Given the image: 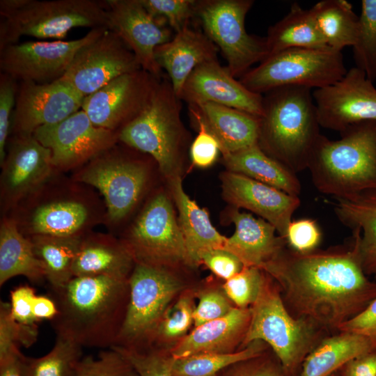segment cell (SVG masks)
<instances>
[{
  "instance_id": "14",
  "label": "cell",
  "mask_w": 376,
  "mask_h": 376,
  "mask_svg": "<svg viewBox=\"0 0 376 376\" xmlns=\"http://www.w3.org/2000/svg\"><path fill=\"white\" fill-rule=\"evenodd\" d=\"M162 78L143 69L125 73L85 97L81 109L96 126L118 133L145 109Z\"/></svg>"
},
{
  "instance_id": "3",
  "label": "cell",
  "mask_w": 376,
  "mask_h": 376,
  "mask_svg": "<svg viewBox=\"0 0 376 376\" xmlns=\"http://www.w3.org/2000/svg\"><path fill=\"white\" fill-rule=\"evenodd\" d=\"M311 88L288 86L263 96L258 145L294 173L308 169L321 135Z\"/></svg>"
},
{
  "instance_id": "16",
  "label": "cell",
  "mask_w": 376,
  "mask_h": 376,
  "mask_svg": "<svg viewBox=\"0 0 376 376\" xmlns=\"http://www.w3.org/2000/svg\"><path fill=\"white\" fill-rule=\"evenodd\" d=\"M107 152L91 160L76 179L100 191L109 220L117 222L139 201L147 183L148 169L139 161L108 155Z\"/></svg>"
},
{
  "instance_id": "34",
  "label": "cell",
  "mask_w": 376,
  "mask_h": 376,
  "mask_svg": "<svg viewBox=\"0 0 376 376\" xmlns=\"http://www.w3.org/2000/svg\"><path fill=\"white\" fill-rule=\"evenodd\" d=\"M269 56L292 48L327 47L310 9L294 3L281 20L271 26L265 37Z\"/></svg>"
},
{
  "instance_id": "19",
  "label": "cell",
  "mask_w": 376,
  "mask_h": 376,
  "mask_svg": "<svg viewBox=\"0 0 376 376\" xmlns=\"http://www.w3.org/2000/svg\"><path fill=\"white\" fill-rule=\"evenodd\" d=\"M84 97L58 79L47 84L20 81L11 118L13 134L31 135L60 123L81 109Z\"/></svg>"
},
{
  "instance_id": "20",
  "label": "cell",
  "mask_w": 376,
  "mask_h": 376,
  "mask_svg": "<svg viewBox=\"0 0 376 376\" xmlns=\"http://www.w3.org/2000/svg\"><path fill=\"white\" fill-rule=\"evenodd\" d=\"M8 148L1 164V194L15 203L42 187L54 168L51 150L33 134H15Z\"/></svg>"
},
{
  "instance_id": "50",
  "label": "cell",
  "mask_w": 376,
  "mask_h": 376,
  "mask_svg": "<svg viewBox=\"0 0 376 376\" xmlns=\"http://www.w3.org/2000/svg\"><path fill=\"white\" fill-rule=\"evenodd\" d=\"M18 85L17 81L10 76L0 75V163L5 157L8 136L10 127V116L15 105Z\"/></svg>"
},
{
  "instance_id": "28",
  "label": "cell",
  "mask_w": 376,
  "mask_h": 376,
  "mask_svg": "<svg viewBox=\"0 0 376 376\" xmlns=\"http://www.w3.org/2000/svg\"><path fill=\"white\" fill-rule=\"evenodd\" d=\"M135 263L132 252L123 242L104 235L83 236L73 263V277L129 279Z\"/></svg>"
},
{
  "instance_id": "9",
  "label": "cell",
  "mask_w": 376,
  "mask_h": 376,
  "mask_svg": "<svg viewBox=\"0 0 376 376\" xmlns=\"http://www.w3.org/2000/svg\"><path fill=\"white\" fill-rule=\"evenodd\" d=\"M252 0L198 1L196 17L203 33L219 49L234 77H241L269 56L266 38L249 34L245 18Z\"/></svg>"
},
{
  "instance_id": "52",
  "label": "cell",
  "mask_w": 376,
  "mask_h": 376,
  "mask_svg": "<svg viewBox=\"0 0 376 376\" xmlns=\"http://www.w3.org/2000/svg\"><path fill=\"white\" fill-rule=\"evenodd\" d=\"M36 296L35 289L28 285H19L10 291V312L15 320L24 324L37 325L38 322L33 313Z\"/></svg>"
},
{
  "instance_id": "4",
  "label": "cell",
  "mask_w": 376,
  "mask_h": 376,
  "mask_svg": "<svg viewBox=\"0 0 376 376\" xmlns=\"http://www.w3.org/2000/svg\"><path fill=\"white\" fill-rule=\"evenodd\" d=\"M338 140L320 135L308 169L322 194L349 196L376 186V120L352 125Z\"/></svg>"
},
{
  "instance_id": "12",
  "label": "cell",
  "mask_w": 376,
  "mask_h": 376,
  "mask_svg": "<svg viewBox=\"0 0 376 376\" xmlns=\"http://www.w3.org/2000/svg\"><path fill=\"white\" fill-rule=\"evenodd\" d=\"M107 29H91L84 37L68 41H29L0 51L1 73L20 81L47 84L61 79L84 46Z\"/></svg>"
},
{
  "instance_id": "29",
  "label": "cell",
  "mask_w": 376,
  "mask_h": 376,
  "mask_svg": "<svg viewBox=\"0 0 376 376\" xmlns=\"http://www.w3.org/2000/svg\"><path fill=\"white\" fill-rule=\"evenodd\" d=\"M190 106L196 109L206 127L218 140L221 153L236 152L258 143L260 117L210 102Z\"/></svg>"
},
{
  "instance_id": "13",
  "label": "cell",
  "mask_w": 376,
  "mask_h": 376,
  "mask_svg": "<svg viewBox=\"0 0 376 376\" xmlns=\"http://www.w3.org/2000/svg\"><path fill=\"white\" fill-rule=\"evenodd\" d=\"M33 136L52 153L54 169L66 170L112 148L118 133L94 125L81 109L63 121L38 128Z\"/></svg>"
},
{
  "instance_id": "5",
  "label": "cell",
  "mask_w": 376,
  "mask_h": 376,
  "mask_svg": "<svg viewBox=\"0 0 376 376\" xmlns=\"http://www.w3.org/2000/svg\"><path fill=\"white\" fill-rule=\"evenodd\" d=\"M0 51L22 36L61 40L72 29H109L104 1L1 0Z\"/></svg>"
},
{
  "instance_id": "39",
  "label": "cell",
  "mask_w": 376,
  "mask_h": 376,
  "mask_svg": "<svg viewBox=\"0 0 376 376\" xmlns=\"http://www.w3.org/2000/svg\"><path fill=\"white\" fill-rule=\"evenodd\" d=\"M356 67L371 81L376 79V0H362L359 31L353 46Z\"/></svg>"
},
{
  "instance_id": "1",
  "label": "cell",
  "mask_w": 376,
  "mask_h": 376,
  "mask_svg": "<svg viewBox=\"0 0 376 376\" xmlns=\"http://www.w3.org/2000/svg\"><path fill=\"white\" fill-rule=\"evenodd\" d=\"M262 269L276 283L295 317L324 331H338L376 298V282L364 272L352 240L306 253L285 248Z\"/></svg>"
},
{
  "instance_id": "2",
  "label": "cell",
  "mask_w": 376,
  "mask_h": 376,
  "mask_svg": "<svg viewBox=\"0 0 376 376\" xmlns=\"http://www.w3.org/2000/svg\"><path fill=\"white\" fill-rule=\"evenodd\" d=\"M129 279L74 276L50 289L58 313L50 321L56 336L81 347L111 348L118 340L128 300Z\"/></svg>"
},
{
  "instance_id": "15",
  "label": "cell",
  "mask_w": 376,
  "mask_h": 376,
  "mask_svg": "<svg viewBox=\"0 0 376 376\" xmlns=\"http://www.w3.org/2000/svg\"><path fill=\"white\" fill-rule=\"evenodd\" d=\"M139 69L133 52L115 32L107 29L79 50L59 79L85 97L115 78Z\"/></svg>"
},
{
  "instance_id": "55",
  "label": "cell",
  "mask_w": 376,
  "mask_h": 376,
  "mask_svg": "<svg viewBox=\"0 0 376 376\" xmlns=\"http://www.w3.org/2000/svg\"><path fill=\"white\" fill-rule=\"evenodd\" d=\"M33 313L38 322L51 321L56 316L58 308L50 296L36 295L33 304Z\"/></svg>"
},
{
  "instance_id": "57",
  "label": "cell",
  "mask_w": 376,
  "mask_h": 376,
  "mask_svg": "<svg viewBox=\"0 0 376 376\" xmlns=\"http://www.w3.org/2000/svg\"><path fill=\"white\" fill-rule=\"evenodd\" d=\"M330 376H335V375L333 374V375H330Z\"/></svg>"
},
{
  "instance_id": "53",
  "label": "cell",
  "mask_w": 376,
  "mask_h": 376,
  "mask_svg": "<svg viewBox=\"0 0 376 376\" xmlns=\"http://www.w3.org/2000/svg\"><path fill=\"white\" fill-rule=\"evenodd\" d=\"M338 331L350 332L367 338L376 350V298L360 313L345 322Z\"/></svg>"
},
{
  "instance_id": "21",
  "label": "cell",
  "mask_w": 376,
  "mask_h": 376,
  "mask_svg": "<svg viewBox=\"0 0 376 376\" xmlns=\"http://www.w3.org/2000/svg\"><path fill=\"white\" fill-rule=\"evenodd\" d=\"M179 98L188 105L214 103L261 117L263 96L247 89L218 60L196 68L187 79Z\"/></svg>"
},
{
  "instance_id": "22",
  "label": "cell",
  "mask_w": 376,
  "mask_h": 376,
  "mask_svg": "<svg viewBox=\"0 0 376 376\" xmlns=\"http://www.w3.org/2000/svg\"><path fill=\"white\" fill-rule=\"evenodd\" d=\"M224 198L237 208L246 209L274 226L285 239L292 216L300 205L299 196L231 171L221 177Z\"/></svg>"
},
{
  "instance_id": "6",
  "label": "cell",
  "mask_w": 376,
  "mask_h": 376,
  "mask_svg": "<svg viewBox=\"0 0 376 376\" xmlns=\"http://www.w3.org/2000/svg\"><path fill=\"white\" fill-rule=\"evenodd\" d=\"M250 307V324L241 349L254 340L263 341L271 347L288 375L301 366L307 354L324 338V330L289 311L278 285L266 272L258 296Z\"/></svg>"
},
{
  "instance_id": "18",
  "label": "cell",
  "mask_w": 376,
  "mask_h": 376,
  "mask_svg": "<svg viewBox=\"0 0 376 376\" xmlns=\"http://www.w3.org/2000/svg\"><path fill=\"white\" fill-rule=\"evenodd\" d=\"M104 2L109 29L115 32L133 52L141 69L157 78L164 77L155 57V49L174 36L166 22L152 15L141 0Z\"/></svg>"
},
{
  "instance_id": "51",
  "label": "cell",
  "mask_w": 376,
  "mask_h": 376,
  "mask_svg": "<svg viewBox=\"0 0 376 376\" xmlns=\"http://www.w3.org/2000/svg\"><path fill=\"white\" fill-rule=\"evenodd\" d=\"M200 264L207 266L216 276L226 281L242 270L244 265L233 253L225 249H214L202 252Z\"/></svg>"
},
{
  "instance_id": "36",
  "label": "cell",
  "mask_w": 376,
  "mask_h": 376,
  "mask_svg": "<svg viewBox=\"0 0 376 376\" xmlns=\"http://www.w3.org/2000/svg\"><path fill=\"white\" fill-rule=\"evenodd\" d=\"M28 237L36 256L43 265L50 289L60 288L73 278V263L83 236L31 235Z\"/></svg>"
},
{
  "instance_id": "26",
  "label": "cell",
  "mask_w": 376,
  "mask_h": 376,
  "mask_svg": "<svg viewBox=\"0 0 376 376\" xmlns=\"http://www.w3.org/2000/svg\"><path fill=\"white\" fill-rule=\"evenodd\" d=\"M334 211L352 231L364 272L376 279V186L357 194L334 198Z\"/></svg>"
},
{
  "instance_id": "54",
  "label": "cell",
  "mask_w": 376,
  "mask_h": 376,
  "mask_svg": "<svg viewBox=\"0 0 376 376\" xmlns=\"http://www.w3.org/2000/svg\"><path fill=\"white\" fill-rule=\"evenodd\" d=\"M343 376H376V350L349 361L343 367Z\"/></svg>"
},
{
  "instance_id": "44",
  "label": "cell",
  "mask_w": 376,
  "mask_h": 376,
  "mask_svg": "<svg viewBox=\"0 0 376 376\" xmlns=\"http://www.w3.org/2000/svg\"><path fill=\"white\" fill-rule=\"evenodd\" d=\"M112 348L120 352L130 361L139 376H173V358L169 351L152 347L142 349Z\"/></svg>"
},
{
  "instance_id": "40",
  "label": "cell",
  "mask_w": 376,
  "mask_h": 376,
  "mask_svg": "<svg viewBox=\"0 0 376 376\" xmlns=\"http://www.w3.org/2000/svg\"><path fill=\"white\" fill-rule=\"evenodd\" d=\"M38 325H29L15 320L10 303L0 302V359L18 353L20 347H29L37 340Z\"/></svg>"
},
{
  "instance_id": "43",
  "label": "cell",
  "mask_w": 376,
  "mask_h": 376,
  "mask_svg": "<svg viewBox=\"0 0 376 376\" xmlns=\"http://www.w3.org/2000/svg\"><path fill=\"white\" fill-rule=\"evenodd\" d=\"M75 376L139 375L130 361L111 347L100 352L97 357H82L77 365Z\"/></svg>"
},
{
  "instance_id": "46",
  "label": "cell",
  "mask_w": 376,
  "mask_h": 376,
  "mask_svg": "<svg viewBox=\"0 0 376 376\" xmlns=\"http://www.w3.org/2000/svg\"><path fill=\"white\" fill-rule=\"evenodd\" d=\"M189 111L198 128V134L190 146L192 164L199 168L209 167L214 163L221 152L220 144L206 127L196 109L189 105Z\"/></svg>"
},
{
  "instance_id": "32",
  "label": "cell",
  "mask_w": 376,
  "mask_h": 376,
  "mask_svg": "<svg viewBox=\"0 0 376 376\" xmlns=\"http://www.w3.org/2000/svg\"><path fill=\"white\" fill-rule=\"evenodd\" d=\"M19 275L35 284L46 281L43 265L29 238L19 231L16 221L4 219L0 227V285Z\"/></svg>"
},
{
  "instance_id": "38",
  "label": "cell",
  "mask_w": 376,
  "mask_h": 376,
  "mask_svg": "<svg viewBox=\"0 0 376 376\" xmlns=\"http://www.w3.org/2000/svg\"><path fill=\"white\" fill-rule=\"evenodd\" d=\"M268 345L254 340L245 347L228 353H203L173 359V376H215L226 367L241 360L261 354Z\"/></svg>"
},
{
  "instance_id": "33",
  "label": "cell",
  "mask_w": 376,
  "mask_h": 376,
  "mask_svg": "<svg viewBox=\"0 0 376 376\" xmlns=\"http://www.w3.org/2000/svg\"><path fill=\"white\" fill-rule=\"evenodd\" d=\"M374 351L359 334L338 331L322 338L305 357L299 376H330L351 360Z\"/></svg>"
},
{
  "instance_id": "48",
  "label": "cell",
  "mask_w": 376,
  "mask_h": 376,
  "mask_svg": "<svg viewBox=\"0 0 376 376\" xmlns=\"http://www.w3.org/2000/svg\"><path fill=\"white\" fill-rule=\"evenodd\" d=\"M194 311V327L222 318L235 307L224 291L210 289L200 292Z\"/></svg>"
},
{
  "instance_id": "27",
  "label": "cell",
  "mask_w": 376,
  "mask_h": 376,
  "mask_svg": "<svg viewBox=\"0 0 376 376\" xmlns=\"http://www.w3.org/2000/svg\"><path fill=\"white\" fill-rule=\"evenodd\" d=\"M169 181L178 208V221L185 241L187 263L198 265L202 252L214 249H225L227 237L221 235L213 226L207 212L186 194L180 175Z\"/></svg>"
},
{
  "instance_id": "10",
  "label": "cell",
  "mask_w": 376,
  "mask_h": 376,
  "mask_svg": "<svg viewBox=\"0 0 376 376\" xmlns=\"http://www.w3.org/2000/svg\"><path fill=\"white\" fill-rule=\"evenodd\" d=\"M126 314L113 347L139 349L146 343L182 283L165 267L136 263L129 277Z\"/></svg>"
},
{
  "instance_id": "31",
  "label": "cell",
  "mask_w": 376,
  "mask_h": 376,
  "mask_svg": "<svg viewBox=\"0 0 376 376\" xmlns=\"http://www.w3.org/2000/svg\"><path fill=\"white\" fill-rule=\"evenodd\" d=\"M221 154L228 171L245 175L290 195L299 196L301 186L296 174L267 155L258 143Z\"/></svg>"
},
{
  "instance_id": "42",
  "label": "cell",
  "mask_w": 376,
  "mask_h": 376,
  "mask_svg": "<svg viewBox=\"0 0 376 376\" xmlns=\"http://www.w3.org/2000/svg\"><path fill=\"white\" fill-rule=\"evenodd\" d=\"M265 275V272L260 268L244 266L225 281L222 290L235 307L249 308L258 296Z\"/></svg>"
},
{
  "instance_id": "56",
  "label": "cell",
  "mask_w": 376,
  "mask_h": 376,
  "mask_svg": "<svg viewBox=\"0 0 376 376\" xmlns=\"http://www.w3.org/2000/svg\"><path fill=\"white\" fill-rule=\"evenodd\" d=\"M21 352L0 359V376H22L20 356Z\"/></svg>"
},
{
  "instance_id": "35",
  "label": "cell",
  "mask_w": 376,
  "mask_h": 376,
  "mask_svg": "<svg viewBox=\"0 0 376 376\" xmlns=\"http://www.w3.org/2000/svg\"><path fill=\"white\" fill-rule=\"evenodd\" d=\"M316 26L327 45L336 51L356 43L359 16L346 0H322L311 8Z\"/></svg>"
},
{
  "instance_id": "37",
  "label": "cell",
  "mask_w": 376,
  "mask_h": 376,
  "mask_svg": "<svg viewBox=\"0 0 376 376\" xmlns=\"http://www.w3.org/2000/svg\"><path fill=\"white\" fill-rule=\"evenodd\" d=\"M82 358V347L75 341L56 336L54 347L45 355L32 358L20 356L22 376H75Z\"/></svg>"
},
{
  "instance_id": "8",
  "label": "cell",
  "mask_w": 376,
  "mask_h": 376,
  "mask_svg": "<svg viewBox=\"0 0 376 376\" xmlns=\"http://www.w3.org/2000/svg\"><path fill=\"white\" fill-rule=\"evenodd\" d=\"M346 72L341 52L329 47H299L268 56L239 80L249 91L262 95L288 86L324 88L340 80Z\"/></svg>"
},
{
  "instance_id": "47",
  "label": "cell",
  "mask_w": 376,
  "mask_h": 376,
  "mask_svg": "<svg viewBox=\"0 0 376 376\" xmlns=\"http://www.w3.org/2000/svg\"><path fill=\"white\" fill-rule=\"evenodd\" d=\"M215 376H288L281 363L266 353L236 362Z\"/></svg>"
},
{
  "instance_id": "41",
  "label": "cell",
  "mask_w": 376,
  "mask_h": 376,
  "mask_svg": "<svg viewBox=\"0 0 376 376\" xmlns=\"http://www.w3.org/2000/svg\"><path fill=\"white\" fill-rule=\"evenodd\" d=\"M194 308L190 295L181 296L171 307H168L146 343L185 337L194 324Z\"/></svg>"
},
{
  "instance_id": "17",
  "label": "cell",
  "mask_w": 376,
  "mask_h": 376,
  "mask_svg": "<svg viewBox=\"0 0 376 376\" xmlns=\"http://www.w3.org/2000/svg\"><path fill=\"white\" fill-rule=\"evenodd\" d=\"M357 67L336 83L313 92L320 127L341 133L348 127L376 120V88Z\"/></svg>"
},
{
  "instance_id": "45",
  "label": "cell",
  "mask_w": 376,
  "mask_h": 376,
  "mask_svg": "<svg viewBox=\"0 0 376 376\" xmlns=\"http://www.w3.org/2000/svg\"><path fill=\"white\" fill-rule=\"evenodd\" d=\"M146 9L154 17L164 19L175 33L189 26L196 17L198 1L195 0H141Z\"/></svg>"
},
{
  "instance_id": "24",
  "label": "cell",
  "mask_w": 376,
  "mask_h": 376,
  "mask_svg": "<svg viewBox=\"0 0 376 376\" xmlns=\"http://www.w3.org/2000/svg\"><path fill=\"white\" fill-rule=\"evenodd\" d=\"M217 47L202 31L188 26L155 49V59L165 70L172 88L179 97L182 88L198 66L217 59Z\"/></svg>"
},
{
  "instance_id": "23",
  "label": "cell",
  "mask_w": 376,
  "mask_h": 376,
  "mask_svg": "<svg viewBox=\"0 0 376 376\" xmlns=\"http://www.w3.org/2000/svg\"><path fill=\"white\" fill-rule=\"evenodd\" d=\"M251 307H234L225 316L194 329L170 352L173 359L203 353H228L237 351L244 339L251 320Z\"/></svg>"
},
{
  "instance_id": "25",
  "label": "cell",
  "mask_w": 376,
  "mask_h": 376,
  "mask_svg": "<svg viewBox=\"0 0 376 376\" xmlns=\"http://www.w3.org/2000/svg\"><path fill=\"white\" fill-rule=\"evenodd\" d=\"M235 233L227 237L225 249L236 256L244 266L263 269L286 248V241L276 235V230L268 221L258 219L237 209L230 214Z\"/></svg>"
},
{
  "instance_id": "11",
  "label": "cell",
  "mask_w": 376,
  "mask_h": 376,
  "mask_svg": "<svg viewBox=\"0 0 376 376\" xmlns=\"http://www.w3.org/2000/svg\"><path fill=\"white\" fill-rule=\"evenodd\" d=\"M123 242L136 263L165 267L187 263L185 241L172 202L162 191L146 204Z\"/></svg>"
},
{
  "instance_id": "49",
  "label": "cell",
  "mask_w": 376,
  "mask_h": 376,
  "mask_svg": "<svg viewBox=\"0 0 376 376\" xmlns=\"http://www.w3.org/2000/svg\"><path fill=\"white\" fill-rule=\"evenodd\" d=\"M321 238V231L316 221L311 219L291 221L285 236L288 247L299 253L316 250Z\"/></svg>"
},
{
  "instance_id": "30",
  "label": "cell",
  "mask_w": 376,
  "mask_h": 376,
  "mask_svg": "<svg viewBox=\"0 0 376 376\" xmlns=\"http://www.w3.org/2000/svg\"><path fill=\"white\" fill-rule=\"evenodd\" d=\"M90 221L91 212L86 203L63 198L36 207L27 218L26 230L30 236L81 237Z\"/></svg>"
},
{
  "instance_id": "7",
  "label": "cell",
  "mask_w": 376,
  "mask_h": 376,
  "mask_svg": "<svg viewBox=\"0 0 376 376\" xmlns=\"http://www.w3.org/2000/svg\"><path fill=\"white\" fill-rule=\"evenodd\" d=\"M181 101L165 76L145 109L118 132V141L150 155L169 180L180 175L187 139Z\"/></svg>"
}]
</instances>
